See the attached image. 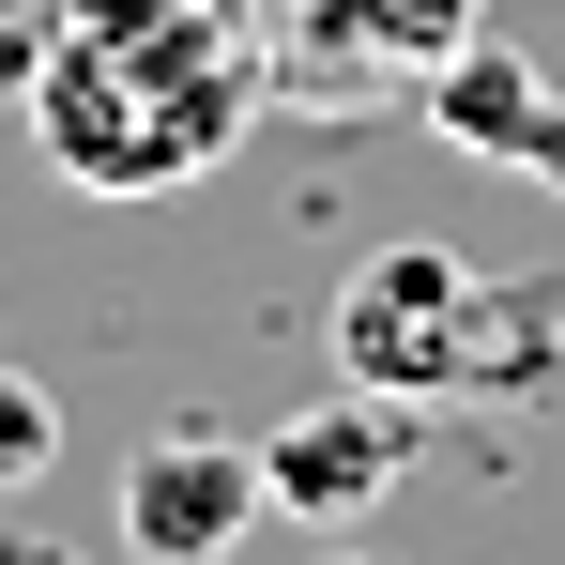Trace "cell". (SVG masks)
Instances as JSON below:
<instances>
[{"label":"cell","instance_id":"cell-4","mask_svg":"<svg viewBox=\"0 0 565 565\" xmlns=\"http://www.w3.org/2000/svg\"><path fill=\"white\" fill-rule=\"evenodd\" d=\"M413 473V397H367V382H337V397H306L290 428H260V489H276V520H367L382 489Z\"/></svg>","mask_w":565,"mask_h":565},{"label":"cell","instance_id":"cell-5","mask_svg":"<svg viewBox=\"0 0 565 565\" xmlns=\"http://www.w3.org/2000/svg\"><path fill=\"white\" fill-rule=\"evenodd\" d=\"M428 122H444L459 153H504V169H535V184L565 199V93L520 62V46L459 31V46H444V77H428Z\"/></svg>","mask_w":565,"mask_h":565},{"label":"cell","instance_id":"cell-2","mask_svg":"<svg viewBox=\"0 0 565 565\" xmlns=\"http://www.w3.org/2000/svg\"><path fill=\"white\" fill-rule=\"evenodd\" d=\"M337 382H367V397H551L565 306L520 276H473L444 245H382L337 290Z\"/></svg>","mask_w":565,"mask_h":565},{"label":"cell","instance_id":"cell-3","mask_svg":"<svg viewBox=\"0 0 565 565\" xmlns=\"http://www.w3.org/2000/svg\"><path fill=\"white\" fill-rule=\"evenodd\" d=\"M260 520H276V489H260V444H230V428H153L122 459V551L138 565H230Z\"/></svg>","mask_w":565,"mask_h":565},{"label":"cell","instance_id":"cell-6","mask_svg":"<svg viewBox=\"0 0 565 565\" xmlns=\"http://www.w3.org/2000/svg\"><path fill=\"white\" fill-rule=\"evenodd\" d=\"M46 459H62V397H46L31 367H0V489H31Z\"/></svg>","mask_w":565,"mask_h":565},{"label":"cell","instance_id":"cell-7","mask_svg":"<svg viewBox=\"0 0 565 565\" xmlns=\"http://www.w3.org/2000/svg\"><path fill=\"white\" fill-rule=\"evenodd\" d=\"M321 565H382V551H352V535H337V551H321Z\"/></svg>","mask_w":565,"mask_h":565},{"label":"cell","instance_id":"cell-8","mask_svg":"<svg viewBox=\"0 0 565 565\" xmlns=\"http://www.w3.org/2000/svg\"><path fill=\"white\" fill-rule=\"evenodd\" d=\"M31 565H62V551H31Z\"/></svg>","mask_w":565,"mask_h":565},{"label":"cell","instance_id":"cell-1","mask_svg":"<svg viewBox=\"0 0 565 565\" xmlns=\"http://www.w3.org/2000/svg\"><path fill=\"white\" fill-rule=\"evenodd\" d=\"M260 46L199 0H62V31L31 46V122L62 153V184L93 199H169L214 153H245Z\"/></svg>","mask_w":565,"mask_h":565}]
</instances>
